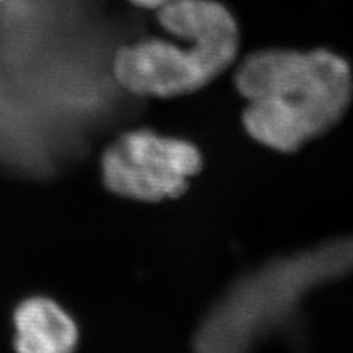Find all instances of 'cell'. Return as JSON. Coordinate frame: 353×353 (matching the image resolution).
<instances>
[{
    "instance_id": "4",
    "label": "cell",
    "mask_w": 353,
    "mask_h": 353,
    "mask_svg": "<svg viewBox=\"0 0 353 353\" xmlns=\"http://www.w3.org/2000/svg\"><path fill=\"white\" fill-rule=\"evenodd\" d=\"M17 353H74L79 328L71 315L49 297L32 296L14 312Z\"/></svg>"
},
{
    "instance_id": "1",
    "label": "cell",
    "mask_w": 353,
    "mask_h": 353,
    "mask_svg": "<svg viewBox=\"0 0 353 353\" xmlns=\"http://www.w3.org/2000/svg\"><path fill=\"white\" fill-rule=\"evenodd\" d=\"M234 84L241 121L259 145L290 153L333 130L350 106L349 62L327 49H263L243 59Z\"/></svg>"
},
{
    "instance_id": "6",
    "label": "cell",
    "mask_w": 353,
    "mask_h": 353,
    "mask_svg": "<svg viewBox=\"0 0 353 353\" xmlns=\"http://www.w3.org/2000/svg\"><path fill=\"white\" fill-rule=\"evenodd\" d=\"M2 2H5V0H0V3H2Z\"/></svg>"
},
{
    "instance_id": "2",
    "label": "cell",
    "mask_w": 353,
    "mask_h": 353,
    "mask_svg": "<svg viewBox=\"0 0 353 353\" xmlns=\"http://www.w3.org/2000/svg\"><path fill=\"white\" fill-rule=\"evenodd\" d=\"M165 37H141L115 49V83L136 99L192 94L237 61L239 24L218 0H172L157 10Z\"/></svg>"
},
{
    "instance_id": "5",
    "label": "cell",
    "mask_w": 353,
    "mask_h": 353,
    "mask_svg": "<svg viewBox=\"0 0 353 353\" xmlns=\"http://www.w3.org/2000/svg\"><path fill=\"white\" fill-rule=\"evenodd\" d=\"M128 2L139 9L154 10V12H157L158 9L168 5L170 2H172V0H128Z\"/></svg>"
},
{
    "instance_id": "3",
    "label": "cell",
    "mask_w": 353,
    "mask_h": 353,
    "mask_svg": "<svg viewBox=\"0 0 353 353\" xmlns=\"http://www.w3.org/2000/svg\"><path fill=\"white\" fill-rule=\"evenodd\" d=\"M201 167V152L193 143L148 128L121 132L101 159L106 189L141 202L181 196Z\"/></svg>"
}]
</instances>
